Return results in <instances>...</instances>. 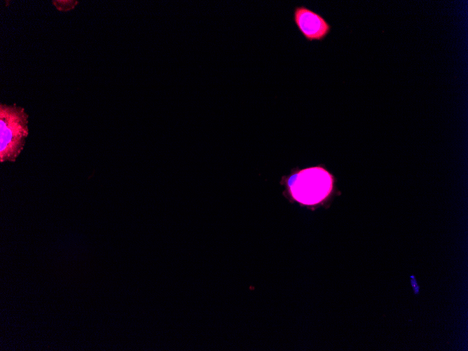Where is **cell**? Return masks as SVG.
<instances>
[{
  "label": "cell",
  "instance_id": "obj_1",
  "mask_svg": "<svg viewBox=\"0 0 468 351\" xmlns=\"http://www.w3.org/2000/svg\"><path fill=\"white\" fill-rule=\"evenodd\" d=\"M297 170L286 181L291 197L298 202L315 206L334 193L336 178L322 164Z\"/></svg>",
  "mask_w": 468,
  "mask_h": 351
},
{
  "label": "cell",
  "instance_id": "obj_2",
  "mask_svg": "<svg viewBox=\"0 0 468 351\" xmlns=\"http://www.w3.org/2000/svg\"><path fill=\"white\" fill-rule=\"evenodd\" d=\"M27 113L15 104H0V161L13 162L29 135Z\"/></svg>",
  "mask_w": 468,
  "mask_h": 351
},
{
  "label": "cell",
  "instance_id": "obj_4",
  "mask_svg": "<svg viewBox=\"0 0 468 351\" xmlns=\"http://www.w3.org/2000/svg\"><path fill=\"white\" fill-rule=\"evenodd\" d=\"M56 8L61 11H69L78 4L76 1H53Z\"/></svg>",
  "mask_w": 468,
  "mask_h": 351
},
{
  "label": "cell",
  "instance_id": "obj_3",
  "mask_svg": "<svg viewBox=\"0 0 468 351\" xmlns=\"http://www.w3.org/2000/svg\"><path fill=\"white\" fill-rule=\"evenodd\" d=\"M293 21L301 34L310 42L324 40L331 31V25L322 15L305 6L294 8Z\"/></svg>",
  "mask_w": 468,
  "mask_h": 351
}]
</instances>
